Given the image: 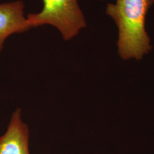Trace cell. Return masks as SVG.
<instances>
[{
	"mask_svg": "<svg viewBox=\"0 0 154 154\" xmlns=\"http://www.w3.org/2000/svg\"><path fill=\"white\" fill-rule=\"evenodd\" d=\"M154 0H116L109 3L106 14L118 30V54L123 60H140L152 49L146 30V18Z\"/></svg>",
	"mask_w": 154,
	"mask_h": 154,
	"instance_id": "6da1fadb",
	"label": "cell"
},
{
	"mask_svg": "<svg viewBox=\"0 0 154 154\" xmlns=\"http://www.w3.org/2000/svg\"><path fill=\"white\" fill-rule=\"evenodd\" d=\"M100 1H103V0H100Z\"/></svg>",
	"mask_w": 154,
	"mask_h": 154,
	"instance_id": "5b68a950",
	"label": "cell"
},
{
	"mask_svg": "<svg viewBox=\"0 0 154 154\" xmlns=\"http://www.w3.org/2000/svg\"><path fill=\"white\" fill-rule=\"evenodd\" d=\"M21 116L20 108L12 114L6 131L0 137V154H30L29 130Z\"/></svg>",
	"mask_w": 154,
	"mask_h": 154,
	"instance_id": "3957f363",
	"label": "cell"
},
{
	"mask_svg": "<svg viewBox=\"0 0 154 154\" xmlns=\"http://www.w3.org/2000/svg\"><path fill=\"white\" fill-rule=\"evenodd\" d=\"M43 8L26 17L31 28L50 25L57 28L65 41L75 37L86 26V21L78 0H42Z\"/></svg>",
	"mask_w": 154,
	"mask_h": 154,
	"instance_id": "7a4b0ae2",
	"label": "cell"
},
{
	"mask_svg": "<svg viewBox=\"0 0 154 154\" xmlns=\"http://www.w3.org/2000/svg\"><path fill=\"white\" fill-rule=\"evenodd\" d=\"M23 9L24 4L20 0L0 4V52L9 36L31 29Z\"/></svg>",
	"mask_w": 154,
	"mask_h": 154,
	"instance_id": "277c9868",
	"label": "cell"
}]
</instances>
